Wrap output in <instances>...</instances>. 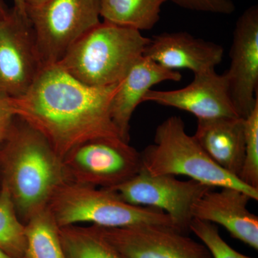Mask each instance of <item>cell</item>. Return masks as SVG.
I'll return each instance as SVG.
<instances>
[{"mask_svg": "<svg viewBox=\"0 0 258 258\" xmlns=\"http://www.w3.org/2000/svg\"><path fill=\"white\" fill-rule=\"evenodd\" d=\"M119 84L87 86L58 64H50L43 67L28 92L11 98L12 103L16 116L44 136L63 159L88 141L122 139L111 115Z\"/></svg>", "mask_w": 258, "mask_h": 258, "instance_id": "6da1fadb", "label": "cell"}, {"mask_svg": "<svg viewBox=\"0 0 258 258\" xmlns=\"http://www.w3.org/2000/svg\"><path fill=\"white\" fill-rule=\"evenodd\" d=\"M70 182L63 159L48 141L16 117L0 144V187L9 192L19 219L26 223Z\"/></svg>", "mask_w": 258, "mask_h": 258, "instance_id": "7a4b0ae2", "label": "cell"}, {"mask_svg": "<svg viewBox=\"0 0 258 258\" xmlns=\"http://www.w3.org/2000/svg\"><path fill=\"white\" fill-rule=\"evenodd\" d=\"M150 40L139 30L101 22L75 42L57 64L87 86L118 84L144 55Z\"/></svg>", "mask_w": 258, "mask_h": 258, "instance_id": "3957f363", "label": "cell"}, {"mask_svg": "<svg viewBox=\"0 0 258 258\" xmlns=\"http://www.w3.org/2000/svg\"><path fill=\"white\" fill-rule=\"evenodd\" d=\"M141 157L142 169L152 175L186 176L212 188H235L258 200V189L217 165L195 137L186 133L179 116L169 117L158 125L154 144L146 147Z\"/></svg>", "mask_w": 258, "mask_h": 258, "instance_id": "277c9868", "label": "cell"}, {"mask_svg": "<svg viewBox=\"0 0 258 258\" xmlns=\"http://www.w3.org/2000/svg\"><path fill=\"white\" fill-rule=\"evenodd\" d=\"M47 208L59 227L86 222L103 227L155 225L181 232L171 217L159 209L131 205L113 190L74 182L57 190Z\"/></svg>", "mask_w": 258, "mask_h": 258, "instance_id": "5b68a950", "label": "cell"}, {"mask_svg": "<svg viewBox=\"0 0 258 258\" xmlns=\"http://www.w3.org/2000/svg\"><path fill=\"white\" fill-rule=\"evenodd\" d=\"M44 67L58 63L83 35L98 25L100 0H49L26 7Z\"/></svg>", "mask_w": 258, "mask_h": 258, "instance_id": "8992f818", "label": "cell"}, {"mask_svg": "<svg viewBox=\"0 0 258 258\" xmlns=\"http://www.w3.org/2000/svg\"><path fill=\"white\" fill-rule=\"evenodd\" d=\"M63 162L71 182L112 189L142 169L141 153L122 139H98L80 144Z\"/></svg>", "mask_w": 258, "mask_h": 258, "instance_id": "52a82bcc", "label": "cell"}, {"mask_svg": "<svg viewBox=\"0 0 258 258\" xmlns=\"http://www.w3.org/2000/svg\"><path fill=\"white\" fill-rule=\"evenodd\" d=\"M214 189L195 180L181 181L169 174H139L112 189L125 203L159 209L169 215L182 233L190 232L195 203Z\"/></svg>", "mask_w": 258, "mask_h": 258, "instance_id": "ba28073f", "label": "cell"}, {"mask_svg": "<svg viewBox=\"0 0 258 258\" xmlns=\"http://www.w3.org/2000/svg\"><path fill=\"white\" fill-rule=\"evenodd\" d=\"M43 67L27 13L8 10L0 19V97L23 96Z\"/></svg>", "mask_w": 258, "mask_h": 258, "instance_id": "9c48e42d", "label": "cell"}, {"mask_svg": "<svg viewBox=\"0 0 258 258\" xmlns=\"http://www.w3.org/2000/svg\"><path fill=\"white\" fill-rule=\"evenodd\" d=\"M92 226L122 258H213L205 244L165 226Z\"/></svg>", "mask_w": 258, "mask_h": 258, "instance_id": "30bf717a", "label": "cell"}, {"mask_svg": "<svg viewBox=\"0 0 258 258\" xmlns=\"http://www.w3.org/2000/svg\"><path fill=\"white\" fill-rule=\"evenodd\" d=\"M225 73L231 100L239 116L245 118L258 103V7L252 5L236 23Z\"/></svg>", "mask_w": 258, "mask_h": 258, "instance_id": "8fae6325", "label": "cell"}, {"mask_svg": "<svg viewBox=\"0 0 258 258\" xmlns=\"http://www.w3.org/2000/svg\"><path fill=\"white\" fill-rule=\"evenodd\" d=\"M143 102L187 111L198 119L240 117L231 100L225 74H218L215 70L194 74L193 81L180 89L150 90Z\"/></svg>", "mask_w": 258, "mask_h": 258, "instance_id": "7c38bea8", "label": "cell"}, {"mask_svg": "<svg viewBox=\"0 0 258 258\" xmlns=\"http://www.w3.org/2000/svg\"><path fill=\"white\" fill-rule=\"evenodd\" d=\"M144 56L164 69H186L194 74L215 70L223 59V47L186 32H163L150 38Z\"/></svg>", "mask_w": 258, "mask_h": 258, "instance_id": "4fadbf2b", "label": "cell"}, {"mask_svg": "<svg viewBox=\"0 0 258 258\" xmlns=\"http://www.w3.org/2000/svg\"><path fill=\"white\" fill-rule=\"evenodd\" d=\"M250 200L235 188L210 189L194 205L193 218L222 225L232 237L257 250L258 217L247 210Z\"/></svg>", "mask_w": 258, "mask_h": 258, "instance_id": "5bb4252c", "label": "cell"}, {"mask_svg": "<svg viewBox=\"0 0 258 258\" xmlns=\"http://www.w3.org/2000/svg\"><path fill=\"white\" fill-rule=\"evenodd\" d=\"M181 79L179 71L164 69L144 55L134 64L120 83L111 104L112 120L124 142L129 143L131 119L148 91L161 82H179Z\"/></svg>", "mask_w": 258, "mask_h": 258, "instance_id": "9a60e30c", "label": "cell"}, {"mask_svg": "<svg viewBox=\"0 0 258 258\" xmlns=\"http://www.w3.org/2000/svg\"><path fill=\"white\" fill-rule=\"evenodd\" d=\"M193 137L217 165L239 177L245 151L244 118L219 117L198 119Z\"/></svg>", "mask_w": 258, "mask_h": 258, "instance_id": "2e32d148", "label": "cell"}, {"mask_svg": "<svg viewBox=\"0 0 258 258\" xmlns=\"http://www.w3.org/2000/svg\"><path fill=\"white\" fill-rule=\"evenodd\" d=\"M168 0H100L103 22L142 30H150L160 20L161 6Z\"/></svg>", "mask_w": 258, "mask_h": 258, "instance_id": "e0dca14e", "label": "cell"}, {"mask_svg": "<svg viewBox=\"0 0 258 258\" xmlns=\"http://www.w3.org/2000/svg\"><path fill=\"white\" fill-rule=\"evenodd\" d=\"M25 225V258H67L61 243L59 226L48 208L32 216Z\"/></svg>", "mask_w": 258, "mask_h": 258, "instance_id": "ac0fdd59", "label": "cell"}, {"mask_svg": "<svg viewBox=\"0 0 258 258\" xmlns=\"http://www.w3.org/2000/svg\"><path fill=\"white\" fill-rule=\"evenodd\" d=\"M59 235L67 258H122L92 225L60 227Z\"/></svg>", "mask_w": 258, "mask_h": 258, "instance_id": "d6986e66", "label": "cell"}, {"mask_svg": "<svg viewBox=\"0 0 258 258\" xmlns=\"http://www.w3.org/2000/svg\"><path fill=\"white\" fill-rule=\"evenodd\" d=\"M0 249L11 257L25 258V225L4 187H0Z\"/></svg>", "mask_w": 258, "mask_h": 258, "instance_id": "ffe728a7", "label": "cell"}, {"mask_svg": "<svg viewBox=\"0 0 258 258\" xmlns=\"http://www.w3.org/2000/svg\"><path fill=\"white\" fill-rule=\"evenodd\" d=\"M244 119L245 151L239 179L258 189V103Z\"/></svg>", "mask_w": 258, "mask_h": 258, "instance_id": "44dd1931", "label": "cell"}, {"mask_svg": "<svg viewBox=\"0 0 258 258\" xmlns=\"http://www.w3.org/2000/svg\"><path fill=\"white\" fill-rule=\"evenodd\" d=\"M189 230L206 246L213 258H254L232 248L222 238L215 224L194 218L190 224Z\"/></svg>", "mask_w": 258, "mask_h": 258, "instance_id": "7402d4cb", "label": "cell"}, {"mask_svg": "<svg viewBox=\"0 0 258 258\" xmlns=\"http://www.w3.org/2000/svg\"><path fill=\"white\" fill-rule=\"evenodd\" d=\"M169 1V0H168ZM173 3L191 11L219 15H230L235 10L232 0H169Z\"/></svg>", "mask_w": 258, "mask_h": 258, "instance_id": "603a6c76", "label": "cell"}, {"mask_svg": "<svg viewBox=\"0 0 258 258\" xmlns=\"http://www.w3.org/2000/svg\"><path fill=\"white\" fill-rule=\"evenodd\" d=\"M11 98L0 97V142L6 138L16 118Z\"/></svg>", "mask_w": 258, "mask_h": 258, "instance_id": "cb8c5ba5", "label": "cell"}, {"mask_svg": "<svg viewBox=\"0 0 258 258\" xmlns=\"http://www.w3.org/2000/svg\"><path fill=\"white\" fill-rule=\"evenodd\" d=\"M49 0H24L26 7H35L44 4Z\"/></svg>", "mask_w": 258, "mask_h": 258, "instance_id": "d4e9b609", "label": "cell"}, {"mask_svg": "<svg viewBox=\"0 0 258 258\" xmlns=\"http://www.w3.org/2000/svg\"><path fill=\"white\" fill-rule=\"evenodd\" d=\"M14 8L23 13L26 12V5L24 0H14Z\"/></svg>", "mask_w": 258, "mask_h": 258, "instance_id": "484cf974", "label": "cell"}, {"mask_svg": "<svg viewBox=\"0 0 258 258\" xmlns=\"http://www.w3.org/2000/svg\"><path fill=\"white\" fill-rule=\"evenodd\" d=\"M8 10L7 9L3 0H0V19L3 18L8 13Z\"/></svg>", "mask_w": 258, "mask_h": 258, "instance_id": "4316f807", "label": "cell"}, {"mask_svg": "<svg viewBox=\"0 0 258 258\" xmlns=\"http://www.w3.org/2000/svg\"><path fill=\"white\" fill-rule=\"evenodd\" d=\"M0 258H13L10 257V256L8 255L6 253H5L3 251H2L1 249H0Z\"/></svg>", "mask_w": 258, "mask_h": 258, "instance_id": "83f0119b", "label": "cell"}]
</instances>
